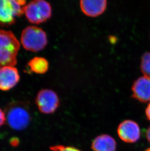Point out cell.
Masks as SVG:
<instances>
[{
    "label": "cell",
    "mask_w": 150,
    "mask_h": 151,
    "mask_svg": "<svg viewBox=\"0 0 150 151\" xmlns=\"http://www.w3.org/2000/svg\"><path fill=\"white\" fill-rule=\"evenodd\" d=\"M145 151H150V147L149 148H148L147 149H146Z\"/></svg>",
    "instance_id": "19"
},
{
    "label": "cell",
    "mask_w": 150,
    "mask_h": 151,
    "mask_svg": "<svg viewBox=\"0 0 150 151\" xmlns=\"http://www.w3.org/2000/svg\"><path fill=\"white\" fill-rule=\"evenodd\" d=\"M29 67L31 71L38 74H44L49 70V62L44 57H35L29 61Z\"/></svg>",
    "instance_id": "12"
},
{
    "label": "cell",
    "mask_w": 150,
    "mask_h": 151,
    "mask_svg": "<svg viewBox=\"0 0 150 151\" xmlns=\"http://www.w3.org/2000/svg\"><path fill=\"white\" fill-rule=\"evenodd\" d=\"M107 5L106 0H81L79 1L82 13L92 18L101 15L106 11Z\"/></svg>",
    "instance_id": "10"
},
{
    "label": "cell",
    "mask_w": 150,
    "mask_h": 151,
    "mask_svg": "<svg viewBox=\"0 0 150 151\" xmlns=\"http://www.w3.org/2000/svg\"><path fill=\"white\" fill-rule=\"evenodd\" d=\"M21 43L26 50L37 52L46 47L48 39L43 29L36 26H28L21 32Z\"/></svg>",
    "instance_id": "3"
},
{
    "label": "cell",
    "mask_w": 150,
    "mask_h": 151,
    "mask_svg": "<svg viewBox=\"0 0 150 151\" xmlns=\"http://www.w3.org/2000/svg\"><path fill=\"white\" fill-rule=\"evenodd\" d=\"M20 74L17 68L6 66L0 68V90L7 91L15 86L20 80Z\"/></svg>",
    "instance_id": "9"
},
{
    "label": "cell",
    "mask_w": 150,
    "mask_h": 151,
    "mask_svg": "<svg viewBox=\"0 0 150 151\" xmlns=\"http://www.w3.org/2000/svg\"><path fill=\"white\" fill-rule=\"evenodd\" d=\"M50 149L52 151H81L73 147H65L63 145L53 146L50 147Z\"/></svg>",
    "instance_id": "14"
},
{
    "label": "cell",
    "mask_w": 150,
    "mask_h": 151,
    "mask_svg": "<svg viewBox=\"0 0 150 151\" xmlns=\"http://www.w3.org/2000/svg\"><path fill=\"white\" fill-rule=\"evenodd\" d=\"M117 132L119 138L125 142L133 143L139 141L140 137L139 124L131 120H126L120 123Z\"/></svg>",
    "instance_id": "7"
},
{
    "label": "cell",
    "mask_w": 150,
    "mask_h": 151,
    "mask_svg": "<svg viewBox=\"0 0 150 151\" xmlns=\"http://www.w3.org/2000/svg\"><path fill=\"white\" fill-rule=\"evenodd\" d=\"M145 114H146L147 119L150 121V102L146 108Z\"/></svg>",
    "instance_id": "16"
},
{
    "label": "cell",
    "mask_w": 150,
    "mask_h": 151,
    "mask_svg": "<svg viewBox=\"0 0 150 151\" xmlns=\"http://www.w3.org/2000/svg\"><path fill=\"white\" fill-rule=\"evenodd\" d=\"M19 143V141L17 138H12V140H11V144L13 146H17Z\"/></svg>",
    "instance_id": "17"
},
{
    "label": "cell",
    "mask_w": 150,
    "mask_h": 151,
    "mask_svg": "<svg viewBox=\"0 0 150 151\" xmlns=\"http://www.w3.org/2000/svg\"><path fill=\"white\" fill-rule=\"evenodd\" d=\"M24 14L31 24H40L50 19L52 14L51 4L44 0H35L26 4Z\"/></svg>",
    "instance_id": "4"
},
{
    "label": "cell",
    "mask_w": 150,
    "mask_h": 151,
    "mask_svg": "<svg viewBox=\"0 0 150 151\" xmlns=\"http://www.w3.org/2000/svg\"><path fill=\"white\" fill-rule=\"evenodd\" d=\"M20 46L12 32L0 29V68L16 65Z\"/></svg>",
    "instance_id": "1"
},
{
    "label": "cell",
    "mask_w": 150,
    "mask_h": 151,
    "mask_svg": "<svg viewBox=\"0 0 150 151\" xmlns=\"http://www.w3.org/2000/svg\"><path fill=\"white\" fill-rule=\"evenodd\" d=\"M146 137L148 141L150 143V126H149L146 132Z\"/></svg>",
    "instance_id": "18"
},
{
    "label": "cell",
    "mask_w": 150,
    "mask_h": 151,
    "mask_svg": "<svg viewBox=\"0 0 150 151\" xmlns=\"http://www.w3.org/2000/svg\"><path fill=\"white\" fill-rule=\"evenodd\" d=\"M6 119L13 130L23 131L27 128L31 121L29 108L22 102L10 103L5 109Z\"/></svg>",
    "instance_id": "2"
},
{
    "label": "cell",
    "mask_w": 150,
    "mask_h": 151,
    "mask_svg": "<svg viewBox=\"0 0 150 151\" xmlns=\"http://www.w3.org/2000/svg\"><path fill=\"white\" fill-rule=\"evenodd\" d=\"M132 96L140 102L150 101V78L143 76L135 80L132 86Z\"/></svg>",
    "instance_id": "8"
},
{
    "label": "cell",
    "mask_w": 150,
    "mask_h": 151,
    "mask_svg": "<svg viewBox=\"0 0 150 151\" xmlns=\"http://www.w3.org/2000/svg\"><path fill=\"white\" fill-rule=\"evenodd\" d=\"M6 121V119L5 113L0 108V127L5 123Z\"/></svg>",
    "instance_id": "15"
},
{
    "label": "cell",
    "mask_w": 150,
    "mask_h": 151,
    "mask_svg": "<svg viewBox=\"0 0 150 151\" xmlns=\"http://www.w3.org/2000/svg\"><path fill=\"white\" fill-rule=\"evenodd\" d=\"M140 68L144 76L150 78V52H146L143 54Z\"/></svg>",
    "instance_id": "13"
},
{
    "label": "cell",
    "mask_w": 150,
    "mask_h": 151,
    "mask_svg": "<svg viewBox=\"0 0 150 151\" xmlns=\"http://www.w3.org/2000/svg\"><path fill=\"white\" fill-rule=\"evenodd\" d=\"M26 1L0 0V25L10 26L24 13Z\"/></svg>",
    "instance_id": "5"
},
{
    "label": "cell",
    "mask_w": 150,
    "mask_h": 151,
    "mask_svg": "<svg viewBox=\"0 0 150 151\" xmlns=\"http://www.w3.org/2000/svg\"><path fill=\"white\" fill-rule=\"evenodd\" d=\"M35 103L41 113L51 114L58 109L60 101L55 91L50 89H43L38 93Z\"/></svg>",
    "instance_id": "6"
},
{
    "label": "cell",
    "mask_w": 150,
    "mask_h": 151,
    "mask_svg": "<svg viewBox=\"0 0 150 151\" xmlns=\"http://www.w3.org/2000/svg\"><path fill=\"white\" fill-rule=\"evenodd\" d=\"M91 148L94 151H116V141L110 135L101 134L93 141Z\"/></svg>",
    "instance_id": "11"
}]
</instances>
